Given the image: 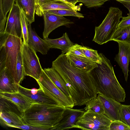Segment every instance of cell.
<instances>
[{
    "label": "cell",
    "mask_w": 130,
    "mask_h": 130,
    "mask_svg": "<svg viewBox=\"0 0 130 130\" xmlns=\"http://www.w3.org/2000/svg\"><path fill=\"white\" fill-rule=\"evenodd\" d=\"M52 67L64 81L75 106L85 105L97 97V94L89 73L73 66L65 54L62 53L53 61Z\"/></svg>",
    "instance_id": "cell-1"
},
{
    "label": "cell",
    "mask_w": 130,
    "mask_h": 130,
    "mask_svg": "<svg viewBox=\"0 0 130 130\" xmlns=\"http://www.w3.org/2000/svg\"><path fill=\"white\" fill-rule=\"evenodd\" d=\"M102 63L90 71L89 73L97 94L124 102L126 97L124 89L117 80L109 60L102 53L99 54Z\"/></svg>",
    "instance_id": "cell-2"
},
{
    "label": "cell",
    "mask_w": 130,
    "mask_h": 130,
    "mask_svg": "<svg viewBox=\"0 0 130 130\" xmlns=\"http://www.w3.org/2000/svg\"><path fill=\"white\" fill-rule=\"evenodd\" d=\"M65 107L60 105L35 103L24 113L26 123L44 130H53L61 118Z\"/></svg>",
    "instance_id": "cell-3"
},
{
    "label": "cell",
    "mask_w": 130,
    "mask_h": 130,
    "mask_svg": "<svg viewBox=\"0 0 130 130\" xmlns=\"http://www.w3.org/2000/svg\"><path fill=\"white\" fill-rule=\"evenodd\" d=\"M122 11L118 8L110 7L101 24L98 26L95 27L92 41L101 45L111 40L120 19L122 17Z\"/></svg>",
    "instance_id": "cell-4"
},
{
    "label": "cell",
    "mask_w": 130,
    "mask_h": 130,
    "mask_svg": "<svg viewBox=\"0 0 130 130\" xmlns=\"http://www.w3.org/2000/svg\"><path fill=\"white\" fill-rule=\"evenodd\" d=\"M0 117L7 126L27 124L24 118V113L13 102L0 97Z\"/></svg>",
    "instance_id": "cell-5"
},
{
    "label": "cell",
    "mask_w": 130,
    "mask_h": 130,
    "mask_svg": "<svg viewBox=\"0 0 130 130\" xmlns=\"http://www.w3.org/2000/svg\"><path fill=\"white\" fill-rule=\"evenodd\" d=\"M112 121L104 114L87 111L73 127L83 130H109Z\"/></svg>",
    "instance_id": "cell-6"
},
{
    "label": "cell",
    "mask_w": 130,
    "mask_h": 130,
    "mask_svg": "<svg viewBox=\"0 0 130 130\" xmlns=\"http://www.w3.org/2000/svg\"><path fill=\"white\" fill-rule=\"evenodd\" d=\"M22 53L25 76H31L37 81L40 78L42 68L36 52L23 41Z\"/></svg>",
    "instance_id": "cell-7"
},
{
    "label": "cell",
    "mask_w": 130,
    "mask_h": 130,
    "mask_svg": "<svg viewBox=\"0 0 130 130\" xmlns=\"http://www.w3.org/2000/svg\"><path fill=\"white\" fill-rule=\"evenodd\" d=\"M39 88L45 93L59 101L65 107L72 108L73 100L68 97L58 88L42 69L39 79L37 81Z\"/></svg>",
    "instance_id": "cell-8"
},
{
    "label": "cell",
    "mask_w": 130,
    "mask_h": 130,
    "mask_svg": "<svg viewBox=\"0 0 130 130\" xmlns=\"http://www.w3.org/2000/svg\"><path fill=\"white\" fill-rule=\"evenodd\" d=\"M22 38L9 34L5 44L6 54V67L15 81L16 67L18 55L21 50Z\"/></svg>",
    "instance_id": "cell-9"
},
{
    "label": "cell",
    "mask_w": 130,
    "mask_h": 130,
    "mask_svg": "<svg viewBox=\"0 0 130 130\" xmlns=\"http://www.w3.org/2000/svg\"><path fill=\"white\" fill-rule=\"evenodd\" d=\"M44 20V30L43 33L44 39L48 38L53 30L62 26H68L74 23L70 19L63 16L56 15L47 11L44 12L43 15Z\"/></svg>",
    "instance_id": "cell-10"
},
{
    "label": "cell",
    "mask_w": 130,
    "mask_h": 130,
    "mask_svg": "<svg viewBox=\"0 0 130 130\" xmlns=\"http://www.w3.org/2000/svg\"><path fill=\"white\" fill-rule=\"evenodd\" d=\"M21 13L20 8L14 3L9 11L5 31L9 34L22 38Z\"/></svg>",
    "instance_id": "cell-11"
},
{
    "label": "cell",
    "mask_w": 130,
    "mask_h": 130,
    "mask_svg": "<svg viewBox=\"0 0 130 130\" xmlns=\"http://www.w3.org/2000/svg\"><path fill=\"white\" fill-rule=\"evenodd\" d=\"M84 112L81 109L65 107L61 118L53 130H62L73 128V126L75 124Z\"/></svg>",
    "instance_id": "cell-12"
},
{
    "label": "cell",
    "mask_w": 130,
    "mask_h": 130,
    "mask_svg": "<svg viewBox=\"0 0 130 130\" xmlns=\"http://www.w3.org/2000/svg\"><path fill=\"white\" fill-rule=\"evenodd\" d=\"M19 92L32 100L35 103H45L62 106L59 101L45 93L40 88L39 89L34 88L29 89L20 85Z\"/></svg>",
    "instance_id": "cell-13"
},
{
    "label": "cell",
    "mask_w": 130,
    "mask_h": 130,
    "mask_svg": "<svg viewBox=\"0 0 130 130\" xmlns=\"http://www.w3.org/2000/svg\"><path fill=\"white\" fill-rule=\"evenodd\" d=\"M119 52L115 58L122 70L125 80L127 81L128 72V65L130 62V44L118 42Z\"/></svg>",
    "instance_id": "cell-14"
},
{
    "label": "cell",
    "mask_w": 130,
    "mask_h": 130,
    "mask_svg": "<svg viewBox=\"0 0 130 130\" xmlns=\"http://www.w3.org/2000/svg\"><path fill=\"white\" fill-rule=\"evenodd\" d=\"M28 44L36 52H39L43 55L46 54L51 48L32 29L31 24H28Z\"/></svg>",
    "instance_id": "cell-15"
},
{
    "label": "cell",
    "mask_w": 130,
    "mask_h": 130,
    "mask_svg": "<svg viewBox=\"0 0 130 130\" xmlns=\"http://www.w3.org/2000/svg\"><path fill=\"white\" fill-rule=\"evenodd\" d=\"M97 97L102 103L104 114L112 121L119 120V111L121 104L115 100L100 94Z\"/></svg>",
    "instance_id": "cell-16"
},
{
    "label": "cell",
    "mask_w": 130,
    "mask_h": 130,
    "mask_svg": "<svg viewBox=\"0 0 130 130\" xmlns=\"http://www.w3.org/2000/svg\"><path fill=\"white\" fill-rule=\"evenodd\" d=\"M20 85L15 82L6 68L0 71V92H18Z\"/></svg>",
    "instance_id": "cell-17"
},
{
    "label": "cell",
    "mask_w": 130,
    "mask_h": 130,
    "mask_svg": "<svg viewBox=\"0 0 130 130\" xmlns=\"http://www.w3.org/2000/svg\"><path fill=\"white\" fill-rule=\"evenodd\" d=\"M0 97L14 102L24 113L33 104L35 103L32 100L19 92L13 93L0 92Z\"/></svg>",
    "instance_id": "cell-18"
},
{
    "label": "cell",
    "mask_w": 130,
    "mask_h": 130,
    "mask_svg": "<svg viewBox=\"0 0 130 130\" xmlns=\"http://www.w3.org/2000/svg\"><path fill=\"white\" fill-rule=\"evenodd\" d=\"M65 55L71 64L79 69L89 73L98 66L95 62L87 58H81L66 53Z\"/></svg>",
    "instance_id": "cell-19"
},
{
    "label": "cell",
    "mask_w": 130,
    "mask_h": 130,
    "mask_svg": "<svg viewBox=\"0 0 130 130\" xmlns=\"http://www.w3.org/2000/svg\"><path fill=\"white\" fill-rule=\"evenodd\" d=\"M51 48H57L61 50L62 53L65 54L74 44L70 40L66 32L61 37L52 39L47 38L43 39Z\"/></svg>",
    "instance_id": "cell-20"
},
{
    "label": "cell",
    "mask_w": 130,
    "mask_h": 130,
    "mask_svg": "<svg viewBox=\"0 0 130 130\" xmlns=\"http://www.w3.org/2000/svg\"><path fill=\"white\" fill-rule=\"evenodd\" d=\"M43 70L52 81L63 93L72 100L64 81L59 73L52 67L44 68Z\"/></svg>",
    "instance_id": "cell-21"
},
{
    "label": "cell",
    "mask_w": 130,
    "mask_h": 130,
    "mask_svg": "<svg viewBox=\"0 0 130 130\" xmlns=\"http://www.w3.org/2000/svg\"><path fill=\"white\" fill-rule=\"evenodd\" d=\"M36 0H15V4L18 5L24 14L29 23L35 21L36 11Z\"/></svg>",
    "instance_id": "cell-22"
},
{
    "label": "cell",
    "mask_w": 130,
    "mask_h": 130,
    "mask_svg": "<svg viewBox=\"0 0 130 130\" xmlns=\"http://www.w3.org/2000/svg\"><path fill=\"white\" fill-rule=\"evenodd\" d=\"M57 9H68L75 10L77 9L72 7L64 2L59 0L45 4L41 6L38 10L35 12L37 15L41 17L44 12L49 10Z\"/></svg>",
    "instance_id": "cell-23"
},
{
    "label": "cell",
    "mask_w": 130,
    "mask_h": 130,
    "mask_svg": "<svg viewBox=\"0 0 130 130\" xmlns=\"http://www.w3.org/2000/svg\"><path fill=\"white\" fill-rule=\"evenodd\" d=\"M111 40L130 44V26L117 28Z\"/></svg>",
    "instance_id": "cell-24"
},
{
    "label": "cell",
    "mask_w": 130,
    "mask_h": 130,
    "mask_svg": "<svg viewBox=\"0 0 130 130\" xmlns=\"http://www.w3.org/2000/svg\"><path fill=\"white\" fill-rule=\"evenodd\" d=\"M75 48L81 51L88 59L97 64L102 63V59L96 50L87 47L82 46L77 44H74Z\"/></svg>",
    "instance_id": "cell-25"
},
{
    "label": "cell",
    "mask_w": 130,
    "mask_h": 130,
    "mask_svg": "<svg viewBox=\"0 0 130 130\" xmlns=\"http://www.w3.org/2000/svg\"><path fill=\"white\" fill-rule=\"evenodd\" d=\"M84 108L85 111H88L95 113L105 114L104 109L101 101L97 97L87 102Z\"/></svg>",
    "instance_id": "cell-26"
},
{
    "label": "cell",
    "mask_w": 130,
    "mask_h": 130,
    "mask_svg": "<svg viewBox=\"0 0 130 130\" xmlns=\"http://www.w3.org/2000/svg\"><path fill=\"white\" fill-rule=\"evenodd\" d=\"M25 76L21 50L19 52L16 67L15 82L20 85L23 80Z\"/></svg>",
    "instance_id": "cell-27"
},
{
    "label": "cell",
    "mask_w": 130,
    "mask_h": 130,
    "mask_svg": "<svg viewBox=\"0 0 130 130\" xmlns=\"http://www.w3.org/2000/svg\"><path fill=\"white\" fill-rule=\"evenodd\" d=\"M119 120L130 127V105L121 104L119 111Z\"/></svg>",
    "instance_id": "cell-28"
},
{
    "label": "cell",
    "mask_w": 130,
    "mask_h": 130,
    "mask_svg": "<svg viewBox=\"0 0 130 130\" xmlns=\"http://www.w3.org/2000/svg\"><path fill=\"white\" fill-rule=\"evenodd\" d=\"M56 15L61 16H72L79 18H83L84 16L83 14L76 10L68 9H57L51 10L47 11Z\"/></svg>",
    "instance_id": "cell-29"
},
{
    "label": "cell",
    "mask_w": 130,
    "mask_h": 130,
    "mask_svg": "<svg viewBox=\"0 0 130 130\" xmlns=\"http://www.w3.org/2000/svg\"><path fill=\"white\" fill-rule=\"evenodd\" d=\"M21 22L22 38L23 40V41L25 43L27 44L28 36V25L29 23L24 14L21 10Z\"/></svg>",
    "instance_id": "cell-30"
},
{
    "label": "cell",
    "mask_w": 130,
    "mask_h": 130,
    "mask_svg": "<svg viewBox=\"0 0 130 130\" xmlns=\"http://www.w3.org/2000/svg\"><path fill=\"white\" fill-rule=\"evenodd\" d=\"M109 130H130V127L122 122L117 120L112 122Z\"/></svg>",
    "instance_id": "cell-31"
},
{
    "label": "cell",
    "mask_w": 130,
    "mask_h": 130,
    "mask_svg": "<svg viewBox=\"0 0 130 130\" xmlns=\"http://www.w3.org/2000/svg\"><path fill=\"white\" fill-rule=\"evenodd\" d=\"M109 0H78L88 8L101 6Z\"/></svg>",
    "instance_id": "cell-32"
},
{
    "label": "cell",
    "mask_w": 130,
    "mask_h": 130,
    "mask_svg": "<svg viewBox=\"0 0 130 130\" xmlns=\"http://www.w3.org/2000/svg\"><path fill=\"white\" fill-rule=\"evenodd\" d=\"M6 54L5 45L0 48V71L6 68Z\"/></svg>",
    "instance_id": "cell-33"
},
{
    "label": "cell",
    "mask_w": 130,
    "mask_h": 130,
    "mask_svg": "<svg viewBox=\"0 0 130 130\" xmlns=\"http://www.w3.org/2000/svg\"><path fill=\"white\" fill-rule=\"evenodd\" d=\"M67 53L79 58L88 59L81 51L76 48L74 45L69 48Z\"/></svg>",
    "instance_id": "cell-34"
},
{
    "label": "cell",
    "mask_w": 130,
    "mask_h": 130,
    "mask_svg": "<svg viewBox=\"0 0 130 130\" xmlns=\"http://www.w3.org/2000/svg\"><path fill=\"white\" fill-rule=\"evenodd\" d=\"M130 26V15L122 18L121 20L119 23L117 28H120Z\"/></svg>",
    "instance_id": "cell-35"
},
{
    "label": "cell",
    "mask_w": 130,
    "mask_h": 130,
    "mask_svg": "<svg viewBox=\"0 0 130 130\" xmlns=\"http://www.w3.org/2000/svg\"><path fill=\"white\" fill-rule=\"evenodd\" d=\"M13 127L26 130H44L43 129L32 126L28 124H24L14 126Z\"/></svg>",
    "instance_id": "cell-36"
},
{
    "label": "cell",
    "mask_w": 130,
    "mask_h": 130,
    "mask_svg": "<svg viewBox=\"0 0 130 130\" xmlns=\"http://www.w3.org/2000/svg\"><path fill=\"white\" fill-rule=\"evenodd\" d=\"M59 0H36V11H37L43 5L48 3L56 1Z\"/></svg>",
    "instance_id": "cell-37"
},
{
    "label": "cell",
    "mask_w": 130,
    "mask_h": 130,
    "mask_svg": "<svg viewBox=\"0 0 130 130\" xmlns=\"http://www.w3.org/2000/svg\"><path fill=\"white\" fill-rule=\"evenodd\" d=\"M9 35L5 31L0 32V48L5 45Z\"/></svg>",
    "instance_id": "cell-38"
},
{
    "label": "cell",
    "mask_w": 130,
    "mask_h": 130,
    "mask_svg": "<svg viewBox=\"0 0 130 130\" xmlns=\"http://www.w3.org/2000/svg\"><path fill=\"white\" fill-rule=\"evenodd\" d=\"M119 2L123 4L128 10L129 11L128 15H130V2L121 1H119Z\"/></svg>",
    "instance_id": "cell-39"
},
{
    "label": "cell",
    "mask_w": 130,
    "mask_h": 130,
    "mask_svg": "<svg viewBox=\"0 0 130 130\" xmlns=\"http://www.w3.org/2000/svg\"><path fill=\"white\" fill-rule=\"evenodd\" d=\"M69 3L74 7H76L75 4L79 2L78 0H66Z\"/></svg>",
    "instance_id": "cell-40"
},
{
    "label": "cell",
    "mask_w": 130,
    "mask_h": 130,
    "mask_svg": "<svg viewBox=\"0 0 130 130\" xmlns=\"http://www.w3.org/2000/svg\"><path fill=\"white\" fill-rule=\"evenodd\" d=\"M61 1H62L64 3H65L68 5H69L71 7H73V8H75L76 9H77V8L76 7H74L73 6H72V5L70 4L66 0H59Z\"/></svg>",
    "instance_id": "cell-41"
},
{
    "label": "cell",
    "mask_w": 130,
    "mask_h": 130,
    "mask_svg": "<svg viewBox=\"0 0 130 130\" xmlns=\"http://www.w3.org/2000/svg\"><path fill=\"white\" fill-rule=\"evenodd\" d=\"M118 2L120 1L127 2H130V0H116Z\"/></svg>",
    "instance_id": "cell-42"
}]
</instances>
